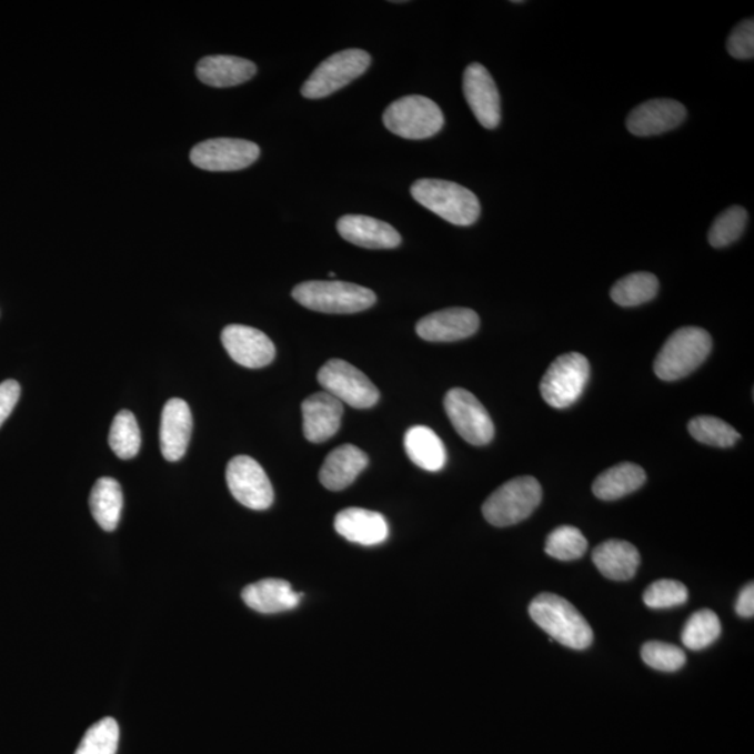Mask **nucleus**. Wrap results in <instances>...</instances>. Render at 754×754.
<instances>
[{"label": "nucleus", "instance_id": "nucleus-1", "mask_svg": "<svg viewBox=\"0 0 754 754\" xmlns=\"http://www.w3.org/2000/svg\"><path fill=\"white\" fill-rule=\"evenodd\" d=\"M529 612L531 620L564 647L585 650L593 644L594 633L590 623L562 596L540 594L531 602Z\"/></svg>", "mask_w": 754, "mask_h": 754}, {"label": "nucleus", "instance_id": "nucleus-2", "mask_svg": "<svg viewBox=\"0 0 754 754\" xmlns=\"http://www.w3.org/2000/svg\"><path fill=\"white\" fill-rule=\"evenodd\" d=\"M412 198L450 224L473 225L480 219L481 203L470 189L442 179H420L411 187Z\"/></svg>", "mask_w": 754, "mask_h": 754}, {"label": "nucleus", "instance_id": "nucleus-3", "mask_svg": "<svg viewBox=\"0 0 754 754\" xmlns=\"http://www.w3.org/2000/svg\"><path fill=\"white\" fill-rule=\"evenodd\" d=\"M292 298L311 311L332 314L363 312L376 303L372 290L344 281L301 282L292 290Z\"/></svg>", "mask_w": 754, "mask_h": 754}, {"label": "nucleus", "instance_id": "nucleus-4", "mask_svg": "<svg viewBox=\"0 0 754 754\" xmlns=\"http://www.w3.org/2000/svg\"><path fill=\"white\" fill-rule=\"evenodd\" d=\"M712 335L700 328H682L665 341L655 358L654 372L661 381L675 382L688 376L707 360Z\"/></svg>", "mask_w": 754, "mask_h": 754}, {"label": "nucleus", "instance_id": "nucleus-5", "mask_svg": "<svg viewBox=\"0 0 754 754\" xmlns=\"http://www.w3.org/2000/svg\"><path fill=\"white\" fill-rule=\"evenodd\" d=\"M542 501V487L534 476H519L497 487L486 499L482 513L495 527H509L524 522Z\"/></svg>", "mask_w": 754, "mask_h": 754}, {"label": "nucleus", "instance_id": "nucleus-6", "mask_svg": "<svg viewBox=\"0 0 754 754\" xmlns=\"http://www.w3.org/2000/svg\"><path fill=\"white\" fill-rule=\"evenodd\" d=\"M383 123L390 132L400 138L423 140L441 132L444 115L441 108L431 99L423 95H406L386 108Z\"/></svg>", "mask_w": 754, "mask_h": 754}, {"label": "nucleus", "instance_id": "nucleus-7", "mask_svg": "<svg viewBox=\"0 0 754 754\" xmlns=\"http://www.w3.org/2000/svg\"><path fill=\"white\" fill-rule=\"evenodd\" d=\"M590 379V362L579 352L557 356L541 381V395L556 410L572 406L582 398Z\"/></svg>", "mask_w": 754, "mask_h": 754}, {"label": "nucleus", "instance_id": "nucleus-8", "mask_svg": "<svg viewBox=\"0 0 754 754\" xmlns=\"http://www.w3.org/2000/svg\"><path fill=\"white\" fill-rule=\"evenodd\" d=\"M372 58L366 51L345 50L334 53L319 64L302 86V95L309 100L324 99L349 86L371 67Z\"/></svg>", "mask_w": 754, "mask_h": 754}, {"label": "nucleus", "instance_id": "nucleus-9", "mask_svg": "<svg viewBox=\"0 0 754 754\" xmlns=\"http://www.w3.org/2000/svg\"><path fill=\"white\" fill-rule=\"evenodd\" d=\"M325 393L358 410L372 409L381 393L360 369L343 360L325 362L318 373Z\"/></svg>", "mask_w": 754, "mask_h": 754}, {"label": "nucleus", "instance_id": "nucleus-10", "mask_svg": "<svg viewBox=\"0 0 754 754\" xmlns=\"http://www.w3.org/2000/svg\"><path fill=\"white\" fill-rule=\"evenodd\" d=\"M444 410L455 432L466 443L485 446L495 436V425L490 412L469 390L460 388L449 390L444 398Z\"/></svg>", "mask_w": 754, "mask_h": 754}, {"label": "nucleus", "instance_id": "nucleus-11", "mask_svg": "<svg viewBox=\"0 0 754 754\" xmlns=\"http://www.w3.org/2000/svg\"><path fill=\"white\" fill-rule=\"evenodd\" d=\"M259 157V145L242 139L204 140L191 151L192 164L211 172L245 170L257 162Z\"/></svg>", "mask_w": 754, "mask_h": 754}, {"label": "nucleus", "instance_id": "nucleus-12", "mask_svg": "<svg viewBox=\"0 0 754 754\" xmlns=\"http://www.w3.org/2000/svg\"><path fill=\"white\" fill-rule=\"evenodd\" d=\"M227 484L232 496L252 510H268L274 502L273 485L262 465L248 455H238L227 466Z\"/></svg>", "mask_w": 754, "mask_h": 754}, {"label": "nucleus", "instance_id": "nucleus-13", "mask_svg": "<svg viewBox=\"0 0 754 754\" xmlns=\"http://www.w3.org/2000/svg\"><path fill=\"white\" fill-rule=\"evenodd\" d=\"M463 90L476 121L485 129H496L502 119L501 94L486 68L471 63L464 72Z\"/></svg>", "mask_w": 754, "mask_h": 754}, {"label": "nucleus", "instance_id": "nucleus-14", "mask_svg": "<svg viewBox=\"0 0 754 754\" xmlns=\"http://www.w3.org/2000/svg\"><path fill=\"white\" fill-rule=\"evenodd\" d=\"M221 341L228 355L242 366L259 369L274 361L273 341L258 329L242 324L227 325L222 330Z\"/></svg>", "mask_w": 754, "mask_h": 754}, {"label": "nucleus", "instance_id": "nucleus-15", "mask_svg": "<svg viewBox=\"0 0 754 754\" xmlns=\"http://www.w3.org/2000/svg\"><path fill=\"white\" fill-rule=\"evenodd\" d=\"M480 329V316L473 309L449 308L433 312L416 323V334L432 343H452L471 338Z\"/></svg>", "mask_w": 754, "mask_h": 754}, {"label": "nucleus", "instance_id": "nucleus-16", "mask_svg": "<svg viewBox=\"0 0 754 754\" xmlns=\"http://www.w3.org/2000/svg\"><path fill=\"white\" fill-rule=\"evenodd\" d=\"M687 115L686 108L674 100H651L629 113V132L640 138L663 134L680 127Z\"/></svg>", "mask_w": 754, "mask_h": 754}, {"label": "nucleus", "instance_id": "nucleus-17", "mask_svg": "<svg viewBox=\"0 0 754 754\" xmlns=\"http://www.w3.org/2000/svg\"><path fill=\"white\" fill-rule=\"evenodd\" d=\"M344 406L329 393L309 395L302 403L303 435L311 443H324L339 432Z\"/></svg>", "mask_w": 754, "mask_h": 754}, {"label": "nucleus", "instance_id": "nucleus-18", "mask_svg": "<svg viewBox=\"0 0 754 754\" xmlns=\"http://www.w3.org/2000/svg\"><path fill=\"white\" fill-rule=\"evenodd\" d=\"M193 431L191 406L182 399H171L162 410L160 444L168 461H179L187 453Z\"/></svg>", "mask_w": 754, "mask_h": 754}, {"label": "nucleus", "instance_id": "nucleus-19", "mask_svg": "<svg viewBox=\"0 0 754 754\" xmlns=\"http://www.w3.org/2000/svg\"><path fill=\"white\" fill-rule=\"evenodd\" d=\"M334 529L346 541L363 546L381 545L389 539L384 515L372 510L350 507L335 515Z\"/></svg>", "mask_w": 754, "mask_h": 754}, {"label": "nucleus", "instance_id": "nucleus-20", "mask_svg": "<svg viewBox=\"0 0 754 754\" xmlns=\"http://www.w3.org/2000/svg\"><path fill=\"white\" fill-rule=\"evenodd\" d=\"M338 230L346 242L366 249H394L401 245V235L388 222L368 215H344Z\"/></svg>", "mask_w": 754, "mask_h": 754}, {"label": "nucleus", "instance_id": "nucleus-21", "mask_svg": "<svg viewBox=\"0 0 754 754\" xmlns=\"http://www.w3.org/2000/svg\"><path fill=\"white\" fill-rule=\"evenodd\" d=\"M369 459L365 452L354 444H343L325 458L320 469L319 480L325 490L344 491L354 484L358 475L366 469Z\"/></svg>", "mask_w": 754, "mask_h": 754}, {"label": "nucleus", "instance_id": "nucleus-22", "mask_svg": "<svg viewBox=\"0 0 754 754\" xmlns=\"http://www.w3.org/2000/svg\"><path fill=\"white\" fill-rule=\"evenodd\" d=\"M301 596L289 582L280 579L260 580L242 591V600L249 607L268 615L295 610Z\"/></svg>", "mask_w": 754, "mask_h": 754}, {"label": "nucleus", "instance_id": "nucleus-23", "mask_svg": "<svg viewBox=\"0 0 754 754\" xmlns=\"http://www.w3.org/2000/svg\"><path fill=\"white\" fill-rule=\"evenodd\" d=\"M257 72L258 68L253 62L230 56L205 57L197 68L199 80L217 89L247 83Z\"/></svg>", "mask_w": 754, "mask_h": 754}, {"label": "nucleus", "instance_id": "nucleus-24", "mask_svg": "<svg viewBox=\"0 0 754 754\" xmlns=\"http://www.w3.org/2000/svg\"><path fill=\"white\" fill-rule=\"evenodd\" d=\"M593 562L606 579L626 582L637 573L640 553L631 542L610 540L595 547Z\"/></svg>", "mask_w": 754, "mask_h": 754}, {"label": "nucleus", "instance_id": "nucleus-25", "mask_svg": "<svg viewBox=\"0 0 754 754\" xmlns=\"http://www.w3.org/2000/svg\"><path fill=\"white\" fill-rule=\"evenodd\" d=\"M406 455L420 469L438 473L446 465L448 453L442 439L428 426H412L405 433Z\"/></svg>", "mask_w": 754, "mask_h": 754}, {"label": "nucleus", "instance_id": "nucleus-26", "mask_svg": "<svg viewBox=\"0 0 754 754\" xmlns=\"http://www.w3.org/2000/svg\"><path fill=\"white\" fill-rule=\"evenodd\" d=\"M645 471L633 463H622L604 471L593 485L594 495L602 501H617L644 485Z\"/></svg>", "mask_w": 754, "mask_h": 754}, {"label": "nucleus", "instance_id": "nucleus-27", "mask_svg": "<svg viewBox=\"0 0 754 754\" xmlns=\"http://www.w3.org/2000/svg\"><path fill=\"white\" fill-rule=\"evenodd\" d=\"M92 517L100 527L112 533L121 522L123 492L117 480L104 476L95 482L90 495Z\"/></svg>", "mask_w": 754, "mask_h": 754}, {"label": "nucleus", "instance_id": "nucleus-28", "mask_svg": "<svg viewBox=\"0 0 754 754\" xmlns=\"http://www.w3.org/2000/svg\"><path fill=\"white\" fill-rule=\"evenodd\" d=\"M660 282L651 273H633L623 277L611 290L612 301L623 308L643 305L659 294Z\"/></svg>", "mask_w": 754, "mask_h": 754}, {"label": "nucleus", "instance_id": "nucleus-29", "mask_svg": "<svg viewBox=\"0 0 754 754\" xmlns=\"http://www.w3.org/2000/svg\"><path fill=\"white\" fill-rule=\"evenodd\" d=\"M687 430L697 442L714 448H732L741 439L740 432L734 426L715 416L703 415L693 418L688 422Z\"/></svg>", "mask_w": 754, "mask_h": 754}, {"label": "nucleus", "instance_id": "nucleus-30", "mask_svg": "<svg viewBox=\"0 0 754 754\" xmlns=\"http://www.w3.org/2000/svg\"><path fill=\"white\" fill-rule=\"evenodd\" d=\"M721 634V622L712 610L694 612L682 631L685 647L698 651L712 645Z\"/></svg>", "mask_w": 754, "mask_h": 754}, {"label": "nucleus", "instance_id": "nucleus-31", "mask_svg": "<svg viewBox=\"0 0 754 754\" xmlns=\"http://www.w3.org/2000/svg\"><path fill=\"white\" fill-rule=\"evenodd\" d=\"M110 446L112 452L122 460L133 459L138 455L141 436L133 412L123 410L115 416L110 432Z\"/></svg>", "mask_w": 754, "mask_h": 754}, {"label": "nucleus", "instance_id": "nucleus-32", "mask_svg": "<svg viewBox=\"0 0 754 754\" xmlns=\"http://www.w3.org/2000/svg\"><path fill=\"white\" fill-rule=\"evenodd\" d=\"M589 542L582 531L572 525H562L547 535L545 552L557 561H576L587 552Z\"/></svg>", "mask_w": 754, "mask_h": 754}, {"label": "nucleus", "instance_id": "nucleus-33", "mask_svg": "<svg viewBox=\"0 0 754 754\" xmlns=\"http://www.w3.org/2000/svg\"><path fill=\"white\" fill-rule=\"evenodd\" d=\"M747 225V211L741 205H732L713 222L708 242L713 248H725L740 240Z\"/></svg>", "mask_w": 754, "mask_h": 754}, {"label": "nucleus", "instance_id": "nucleus-34", "mask_svg": "<svg viewBox=\"0 0 754 754\" xmlns=\"http://www.w3.org/2000/svg\"><path fill=\"white\" fill-rule=\"evenodd\" d=\"M119 725L113 718L101 720L86 732L74 754H117Z\"/></svg>", "mask_w": 754, "mask_h": 754}, {"label": "nucleus", "instance_id": "nucleus-35", "mask_svg": "<svg viewBox=\"0 0 754 754\" xmlns=\"http://www.w3.org/2000/svg\"><path fill=\"white\" fill-rule=\"evenodd\" d=\"M644 604L651 610H668L685 604L688 591L685 584L676 580H656L644 591Z\"/></svg>", "mask_w": 754, "mask_h": 754}, {"label": "nucleus", "instance_id": "nucleus-36", "mask_svg": "<svg viewBox=\"0 0 754 754\" xmlns=\"http://www.w3.org/2000/svg\"><path fill=\"white\" fill-rule=\"evenodd\" d=\"M642 659L656 671L675 672L686 663V654L677 645L664 642H649L643 645Z\"/></svg>", "mask_w": 754, "mask_h": 754}, {"label": "nucleus", "instance_id": "nucleus-37", "mask_svg": "<svg viewBox=\"0 0 754 754\" xmlns=\"http://www.w3.org/2000/svg\"><path fill=\"white\" fill-rule=\"evenodd\" d=\"M726 50L732 58L753 59L754 57V21L747 19L737 24L734 31L731 32L728 41H726Z\"/></svg>", "mask_w": 754, "mask_h": 754}, {"label": "nucleus", "instance_id": "nucleus-38", "mask_svg": "<svg viewBox=\"0 0 754 754\" xmlns=\"http://www.w3.org/2000/svg\"><path fill=\"white\" fill-rule=\"evenodd\" d=\"M20 384L16 381L0 383V426L12 414L20 399Z\"/></svg>", "mask_w": 754, "mask_h": 754}, {"label": "nucleus", "instance_id": "nucleus-39", "mask_svg": "<svg viewBox=\"0 0 754 754\" xmlns=\"http://www.w3.org/2000/svg\"><path fill=\"white\" fill-rule=\"evenodd\" d=\"M736 614L742 617H753L754 615V584H747L737 596L735 605Z\"/></svg>", "mask_w": 754, "mask_h": 754}, {"label": "nucleus", "instance_id": "nucleus-40", "mask_svg": "<svg viewBox=\"0 0 754 754\" xmlns=\"http://www.w3.org/2000/svg\"><path fill=\"white\" fill-rule=\"evenodd\" d=\"M329 275H330V277H333V279H334L335 273H333V271H330Z\"/></svg>", "mask_w": 754, "mask_h": 754}]
</instances>
